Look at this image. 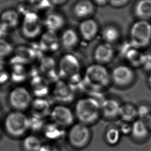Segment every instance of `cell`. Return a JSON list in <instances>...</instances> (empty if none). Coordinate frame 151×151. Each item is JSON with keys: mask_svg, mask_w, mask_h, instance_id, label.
I'll return each mask as SVG.
<instances>
[{"mask_svg": "<svg viewBox=\"0 0 151 151\" xmlns=\"http://www.w3.org/2000/svg\"><path fill=\"white\" fill-rule=\"evenodd\" d=\"M82 84L91 92L100 94L112 86L110 70L107 65L94 62L90 63L84 68Z\"/></svg>", "mask_w": 151, "mask_h": 151, "instance_id": "cell-1", "label": "cell"}, {"mask_svg": "<svg viewBox=\"0 0 151 151\" xmlns=\"http://www.w3.org/2000/svg\"><path fill=\"white\" fill-rule=\"evenodd\" d=\"M101 101L91 94L78 99L73 109L76 120L90 127L97 124L102 119Z\"/></svg>", "mask_w": 151, "mask_h": 151, "instance_id": "cell-2", "label": "cell"}, {"mask_svg": "<svg viewBox=\"0 0 151 151\" xmlns=\"http://www.w3.org/2000/svg\"><path fill=\"white\" fill-rule=\"evenodd\" d=\"M59 79L67 81L74 85L82 82L84 69L78 56L72 52H66L57 61Z\"/></svg>", "mask_w": 151, "mask_h": 151, "instance_id": "cell-3", "label": "cell"}, {"mask_svg": "<svg viewBox=\"0 0 151 151\" xmlns=\"http://www.w3.org/2000/svg\"><path fill=\"white\" fill-rule=\"evenodd\" d=\"M2 129L12 139H22L29 132V116L24 112L12 110L4 117Z\"/></svg>", "mask_w": 151, "mask_h": 151, "instance_id": "cell-4", "label": "cell"}, {"mask_svg": "<svg viewBox=\"0 0 151 151\" xmlns=\"http://www.w3.org/2000/svg\"><path fill=\"white\" fill-rule=\"evenodd\" d=\"M65 138L72 149L82 150L88 147L92 141V130L90 127L77 122L69 128Z\"/></svg>", "mask_w": 151, "mask_h": 151, "instance_id": "cell-5", "label": "cell"}, {"mask_svg": "<svg viewBox=\"0 0 151 151\" xmlns=\"http://www.w3.org/2000/svg\"><path fill=\"white\" fill-rule=\"evenodd\" d=\"M129 42L138 49L147 47L151 42V23L148 20H138L131 25Z\"/></svg>", "mask_w": 151, "mask_h": 151, "instance_id": "cell-6", "label": "cell"}, {"mask_svg": "<svg viewBox=\"0 0 151 151\" xmlns=\"http://www.w3.org/2000/svg\"><path fill=\"white\" fill-rule=\"evenodd\" d=\"M33 99L34 96L29 88L18 85L9 92L8 104L12 110L25 112L29 110Z\"/></svg>", "mask_w": 151, "mask_h": 151, "instance_id": "cell-7", "label": "cell"}, {"mask_svg": "<svg viewBox=\"0 0 151 151\" xmlns=\"http://www.w3.org/2000/svg\"><path fill=\"white\" fill-rule=\"evenodd\" d=\"M43 22L35 12L27 13L25 16L21 25V34L29 41L38 40L43 33Z\"/></svg>", "mask_w": 151, "mask_h": 151, "instance_id": "cell-8", "label": "cell"}, {"mask_svg": "<svg viewBox=\"0 0 151 151\" xmlns=\"http://www.w3.org/2000/svg\"><path fill=\"white\" fill-rule=\"evenodd\" d=\"M111 85L119 89H125L131 86L136 78L133 68L127 64H119L110 70Z\"/></svg>", "mask_w": 151, "mask_h": 151, "instance_id": "cell-9", "label": "cell"}, {"mask_svg": "<svg viewBox=\"0 0 151 151\" xmlns=\"http://www.w3.org/2000/svg\"><path fill=\"white\" fill-rule=\"evenodd\" d=\"M51 93L57 103L68 105L76 101V87L65 80L58 79L55 81Z\"/></svg>", "mask_w": 151, "mask_h": 151, "instance_id": "cell-10", "label": "cell"}, {"mask_svg": "<svg viewBox=\"0 0 151 151\" xmlns=\"http://www.w3.org/2000/svg\"><path fill=\"white\" fill-rule=\"evenodd\" d=\"M49 118L51 122L65 129H69L76 123L73 109L68 105L56 103L53 105Z\"/></svg>", "mask_w": 151, "mask_h": 151, "instance_id": "cell-11", "label": "cell"}, {"mask_svg": "<svg viewBox=\"0 0 151 151\" xmlns=\"http://www.w3.org/2000/svg\"><path fill=\"white\" fill-rule=\"evenodd\" d=\"M92 56L94 63L107 66L116 56V50L114 45L101 41L95 45Z\"/></svg>", "mask_w": 151, "mask_h": 151, "instance_id": "cell-12", "label": "cell"}, {"mask_svg": "<svg viewBox=\"0 0 151 151\" xmlns=\"http://www.w3.org/2000/svg\"><path fill=\"white\" fill-rule=\"evenodd\" d=\"M101 29L98 23L95 19L89 18L82 20L78 25L77 30L82 41L90 42L100 36Z\"/></svg>", "mask_w": 151, "mask_h": 151, "instance_id": "cell-13", "label": "cell"}, {"mask_svg": "<svg viewBox=\"0 0 151 151\" xmlns=\"http://www.w3.org/2000/svg\"><path fill=\"white\" fill-rule=\"evenodd\" d=\"M38 40L40 51L47 54H52L61 48L59 35L55 32L45 30Z\"/></svg>", "mask_w": 151, "mask_h": 151, "instance_id": "cell-14", "label": "cell"}, {"mask_svg": "<svg viewBox=\"0 0 151 151\" xmlns=\"http://www.w3.org/2000/svg\"><path fill=\"white\" fill-rule=\"evenodd\" d=\"M121 103L112 96L104 98L101 102L102 119L106 121H114L119 118Z\"/></svg>", "mask_w": 151, "mask_h": 151, "instance_id": "cell-15", "label": "cell"}, {"mask_svg": "<svg viewBox=\"0 0 151 151\" xmlns=\"http://www.w3.org/2000/svg\"><path fill=\"white\" fill-rule=\"evenodd\" d=\"M61 48L66 52H72L80 46L82 39L78 30L72 27L63 29L59 35Z\"/></svg>", "mask_w": 151, "mask_h": 151, "instance_id": "cell-16", "label": "cell"}, {"mask_svg": "<svg viewBox=\"0 0 151 151\" xmlns=\"http://www.w3.org/2000/svg\"><path fill=\"white\" fill-rule=\"evenodd\" d=\"M50 83L49 80L41 74L33 76L31 78L29 89L34 98H45L52 90Z\"/></svg>", "mask_w": 151, "mask_h": 151, "instance_id": "cell-17", "label": "cell"}, {"mask_svg": "<svg viewBox=\"0 0 151 151\" xmlns=\"http://www.w3.org/2000/svg\"><path fill=\"white\" fill-rule=\"evenodd\" d=\"M52 106L45 98H34L29 109L30 116L45 119L47 117H49Z\"/></svg>", "mask_w": 151, "mask_h": 151, "instance_id": "cell-18", "label": "cell"}, {"mask_svg": "<svg viewBox=\"0 0 151 151\" xmlns=\"http://www.w3.org/2000/svg\"><path fill=\"white\" fill-rule=\"evenodd\" d=\"M43 136L47 142L57 143L66 138V129L52 122L46 123L42 131Z\"/></svg>", "mask_w": 151, "mask_h": 151, "instance_id": "cell-19", "label": "cell"}, {"mask_svg": "<svg viewBox=\"0 0 151 151\" xmlns=\"http://www.w3.org/2000/svg\"><path fill=\"white\" fill-rule=\"evenodd\" d=\"M45 30L58 33L65 29V19L57 12H50L47 15L43 21Z\"/></svg>", "mask_w": 151, "mask_h": 151, "instance_id": "cell-20", "label": "cell"}, {"mask_svg": "<svg viewBox=\"0 0 151 151\" xmlns=\"http://www.w3.org/2000/svg\"><path fill=\"white\" fill-rule=\"evenodd\" d=\"M122 33L116 25L108 24L101 29L100 36L102 41L114 45L120 40Z\"/></svg>", "mask_w": 151, "mask_h": 151, "instance_id": "cell-21", "label": "cell"}, {"mask_svg": "<svg viewBox=\"0 0 151 151\" xmlns=\"http://www.w3.org/2000/svg\"><path fill=\"white\" fill-rule=\"evenodd\" d=\"M39 69L40 74L47 78L50 81L53 78L56 79L55 76L59 78L57 72V61L51 56L47 55L46 57L41 58Z\"/></svg>", "mask_w": 151, "mask_h": 151, "instance_id": "cell-22", "label": "cell"}, {"mask_svg": "<svg viewBox=\"0 0 151 151\" xmlns=\"http://www.w3.org/2000/svg\"><path fill=\"white\" fill-rule=\"evenodd\" d=\"M150 132L145 121L138 119L133 121L131 135L136 141H143L147 138Z\"/></svg>", "mask_w": 151, "mask_h": 151, "instance_id": "cell-23", "label": "cell"}, {"mask_svg": "<svg viewBox=\"0 0 151 151\" xmlns=\"http://www.w3.org/2000/svg\"><path fill=\"white\" fill-rule=\"evenodd\" d=\"M94 7L89 0H82L76 3L73 8L74 15L83 20L89 18L94 12Z\"/></svg>", "mask_w": 151, "mask_h": 151, "instance_id": "cell-24", "label": "cell"}, {"mask_svg": "<svg viewBox=\"0 0 151 151\" xmlns=\"http://www.w3.org/2000/svg\"><path fill=\"white\" fill-rule=\"evenodd\" d=\"M43 143L35 134H28L21 139V149L22 151H39Z\"/></svg>", "mask_w": 151, "mask_h": 151, "instance_id": "cell-25", "label": "cell"}, {"mask_svg": "<svg viewBox=\"0 0 151 151\" xmlns=\"http://www.w3.org/2000/svg\"><path fill=\"white\" fill-rule=\"evenodd\" d=\"M20 16L16 10H7L1 14L0 22L7 29H14L20 24Z\"/></svg>", "mask_w": 151, "mask_h": 151, "instance_id": "cell-26", "label": "cell"}, {"mask_svg": "<svg viewBox=\"0 0 151 151\" xmlns=\"http://www.w3.org/2000/svg\"><path fill=\"white\" fill-rule=\"evenodd\" d=\"M134 12L138 20H149L151 18V0H139L135 5Z\"/></svg>", "mask_w": 151, "mask_h": 151, "instance_id": "cell-27", "label": "cell"}, {"mask_svg": "<svg viewBox=\"0 0 151 151\" xmlns=\"http://www.w3.org/2000/svg\"><path fill=\"white\" fill-rule=\"evenodd\" d=\"M137 117L138 115L136 106L129 102L121 104L119 118L122 121L130 123L134 121Z\"/></svg>", "mask_w": 151, "mask_h": 151, "instance_id": "cell-28", "label": "cell"}, {"mask_svg": "<svg viewBox=\"0 0 151 151\" xmlns=\"http://www.w3.org/2000/svg\"><path fill=\"white\" fill-rule=\"evenodd\" d=\"M122 135L118 126L109 125L106 128L104 132V140L107 145L111 147H114L120 142Z\"/></svg>", "mask_w": 151, "mask_h": 151, "instance_id": "cell-29", "label": "cell"}, {"mask_svg": "<svg viewBox=\"0 0 151 151\" xmlns=\"http://www.w3.org/2000/svg\"><path fill=\"white\" fill-rule=\"evenodd\" d=\"M12 70L10 74V79L16 84H20L24 81L27 77V72L24 65H12Z\"/></svg>", "mask_w": 151, "mask_h": 151, "instance_id": "cell-30", "label": "cell"}, {"mask_svg": "<svg viewBox=\"0 0 151 151\" xmlns=\"http://www.w3.org/2000/svg\"><path fill=\"white\" fill-rule=\"evenodd\" d=\"M14 55L19 58L24 63L27 65L35 58L36 54L33 48L20 45L14 49Z\"/></svg>", "mask_w": 151, "mask_h": 151, "instance_id": "cell-31", "label": "cell"}, {"mask_svg": "<svg viewBox=\"0 0 151 151\" xmlns=\"http://www.w3.org/2000/svg\"><path fill=\"white\" fill-rule=\"evenodd\" d=\"M45 124V119L29 116V131L32 132L36 133L42 132Z\"/></svg>", "mask_w": 151, "mask_h": 151, "instance_id": "cell-32", "label": "cell"}, {"mask_svg": "<svg viewBox=\"0 0 151 151\" xmlns=\"http://www.w3.org/2000/svg\"><path fill=\"white\" fill-rule=\"evenodd\" d=\"M14 51V48L11 43L6 39H0V58L8 57Z\"/></svg>", "mask_w": 151, "mask_h": 151, "instance_id": "cell-33", "label": "cell"}, {"mask_svg": "<svg viewBox=\"0 0 151 151\" xmlns=\"http://www.w3.org/2000/svg\"><path fill=\"white\" fill-rule=\"evenodd\" d=\"M137 115L140 119L145 121L151 114V108L146 104H141L137 107Z\"/></svg>", "mask_w": 151, "mask_h": 151, "instance_id": "cell-34", "label": "cell"}, {"mask_svg": "<svg viewBox=\"0 0 151 151\" xmlns=\"http://www.w3.org/2000/svg\"><path fill=\"white\" fill-rule=\"evenodd\" d=\"M39 151H61L57 143L47 142L43 143Z\"/></svg>", "mask_w": 151, "mask_h": 151, "instance_id": "cell-35", "label": "cell"}, {"mask_svg": "<svg viewBox=\"0 0 151 151\" xmlns=\"http://www.w3.org/2000/svg\"><path fill=\"white\" fill-rule=\"evenodd\" d=\"M10 79V74L0 64V85L5 84Z\"/></svg>", "mask_w": 151, "mask_h": 151, "instance_id": "cell-36", "label": "cell"}, {"mask_svg": "<svg viewBox=\"0 0 151 151\" xmlns=\"http://www.w3.org/2000/svg\"><path fill=\"white\" fill-rule=\"evenodd\" d=\"M118 127L122 135H131L132 124L130 123L122 121V124L119 125Z\"/></svg>", "mask_w": 151, "mask_h": 151, "instance_id": "cell-37", "label": "cell"}, {"mask_svg": "<svg viewBox=\"0 0 151 151\" xmlns=\"http://www.w3.org/2000/svg\"><path fill=\"white\" fill-rule=\"evenodd\" d=\"M129 1V0H109L108 3L114 7L119 8L125 6Z\"/></svg>", "mask_w": 151, "mask_h": 151, "instance_id": "cell-38", "label": "cell"}, {"mask_svg": "<svg viewBox=\"0 0 151 151\" xmlns=\"http://www.w3.org/2000/svg\"><path fill=\"white\" fill-rule=\"evenodd\" d=\"M143 67L145 69L149 70V71H151V55H145V59L143 63Z\"/></svg>", "mask_w": 151, "mask_h": 151, "instance_id": "cell-39", "label": "cell"}, {"mask_svg": "<svg viewBox=\"0 0 151 151\" xmlns=\"http://www.w3.org/2000/svg\"><path fill=\"white\" fill-rule=\"evenodd\" d=\"M8 29L0 22V39H4L8 32Z\"/></svg>", "mask_w": 151, "mask_h": 151, "instance_id": "cell-40", "label": "cell"}, {"mask_svg": "<svg viewBox=\"0 0 151 151\" xmlns=\"http://www.w3.org/2000/svg\"><path fill=\"white\" fill-rule=\"evenodd\" d=\"M96 3L99 5H104L108 3L109 0H93Z\"/></svg>", "mask_w": 151, "mask_h": 151, "instance_id": "cell-41", "label": "cell"}, {"mask_svg": "<svg viewBox=\"0 0 151 151\" xmlns=\"http://www.w3.org/2000/svg\"><path fill=\"white\" fill-rule=\"evenodd\" d=\"M145 121L148 128L149 129L150 131L151 132V114L148 116V118L145 120Z\"/></svg>", "mask_w": 151, "mask_h": 151, "instance_id": "cell-42", "label": "cell"}, {"mask_svg": "<svg viewBox=\"0 0 151 151\" xmlns=\"http://www.w3.org/2000/svg\"><path fill=\"white\" fill-rule=\"evenodd\" d=\"M66 0H50L51 3L54 5H60L65 2Z\"/></svg>", "mask_w": 151, "mask_h": 151, "instance_id": "cell-43", "label": "cell"}, {"mask_svg": "<svg viewBox=\"0 0 151 151\" xmlns=\"http://www.w3.org/2000/svg\"><path fill=\"white\" fill-rule=\"evenodd\" d=\"M147 83L149 85L150 87L151 88V71H150L149 74L147 78Z\"/></svg>", "mask_w": 151, "mask_h": 151, "instance_id": "cell-44", "label": "cell"}]
</instances>
